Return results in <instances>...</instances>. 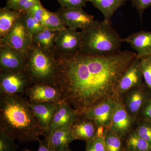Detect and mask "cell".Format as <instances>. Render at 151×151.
I'll return each instance as SVG.
<instances>
[{
    "instance_id": "cell-1",
    "label": "cell",
    "mask_w": 151,
    "mask_h": 151,
    "mask_svg": "<svg viewBox=\"0 0 151 151\" xmlns=\"http://www.w3.org/2000/svg\"><path fill=\"white\" fill-rule=\"evenodd\" d=\"M55 54L57 73L55 86L59 89L63 101L81 116L104 100L117 98L119 80L137 57L136 52L129 50L104 56L78 52Z\"/></svg>"
},
{
    "instance_id": "cell-2",
    "label": "cell",
    "mask_w": 151,
    "mask_h": 151,
    "mask_svg": "<svg viewBox=\"0 0 151 151\" xmlns=\"http://www.w3.org/2000/svg\"><path fill=\"white\" fill-rule=\"evenodd\" d=\"M1 130L21 142H39L44 131L34 114L29 102L19 94L1 95Z\"/></svg>"
},
{
    "instance_id": "cell-3",
    "label": "cell",
    "mask_w": 151,
    "mask_h": 151,
    "mask_svg": "<svg viewBox=\"0 0 151 151\" xmlns=\"http://www.w3.org/2000/svg\"><path fill=\"white\" fill-rule=\"evenodd\" d=\"M111 22L94 20L79 33L81 43L78 52L104 56L119 53L123 40L111 25Z\"/></svg>"
},
{
    "instance_id": "cell-4",
    "label": "cell",
    "mask_w": 151,
    "mask_h": 151,
    "mask_svg": "<svg viewBox=\"0 0 151 151\" xmlns=\"http://www.w3.org/2000/svg\"><path fill=\"white\" fill-rule=\"evenodd\" d=\"M25 60L24 71L31 85L45 84L55 86L57 73L55 52L31 45L25 55Z\"/></svg>"
},
{
    "instance_id": "cell-5",
    "label": "cell",
    "mask_w": 151,
    "mask_h": 151,
    "mask_svg": "<svg viewBox=\"0 0 151 151\" xmlns=\"http://www.w3.org/2000/svg\"><path fill=\"white\" fill-rule=\"evenodd\" d=\"M32 36L26 27L22 15L8 33L0 38V43L5 44L25 55L31 45Z\"/></svg>"
},
{
    "instance_id": "cell-6",
    "label": "cell",
    "mask_w": 151,
    "mask_h": 151,
    "mask_svg": "<svg viewBox=\"0 0 151 151\" xmlns=\"http://www.w3.org/2000/svg\"><path fill=\"white\" fill-rule=\"evenodd\" d=\"M30 85L29 79L24 70L1 72V95L22 94L25 92L27 88Z\"/></svg>"
},
{
    "instance_id": "cell-7",
    "label": "cell",
    "mask_w": 151,
    "mask_h": 151,
    "mask_svg": "<svg viewBox=\"0 0 151 151\" xmlns=\"http://www.w3.org/2000/svg\"><path fill=\"white\" fill-rule=\"evenodd\" d=\"M151 96V90L145 83H143L128 91L121 101L128 113L136 120Z\"/></svg>"
},
{
    "instance_id": "cell-8",
    "label": "cell",
    "mask_w": 151,
    "mask_h": 151,
    "mask_svg": "<svg viewBox=\"0 0 151 151\" xmlns=\"http://www.w3.org/2000/svg\"><path fill=\"white\" fill-rule=\"evenodd\" d=\"M117 100L118 98L112 97L104 100L87 109L82 116L93 121L97 128L102 126L109 128Z\"/></svg>"
},
{
    "instance_id": "cell-9",
    "label": "cell",
    "mask_w": 151,
    "mask_h": 151,
    "mask_svg": "<svg viewBox=\"0 0 151 151\" xmlns=\"http://www.w3.org/2000/svg\"><path fill=\"white\" fill-rule=\"evenodd\" d=\"M65 27L76 30L84 29L94 21V17L82 8H71L61 7L56 12Z\"/></svg>"
},
{
    "instance_id": "cell-10",
    "label": "cell",
    "mask_w": 151,
    "mask_h": 151,
    "mask_svg": "<svg viewBox=\"0 0 151 151\" xmlns=\"http://www.w3.org/2000/svg\"><path fill=\"white\" fill-rule=\"evenodd\" d=\"M143 78L140 58L137 57L119 80L116 91L117 98L121 101L128 91L143 84Z\"/></svg>"
},
{
    "instance_id": "cell-11",
    "label": "cell",
    "mask_w": 151,
    "mask_h": 151,
    "mask_svg": "<svg viewBox=\"0 0 151 151\" xmlns=\"http://www.w3.org/2000/svg\"><path fill=\"white\" fill-rule=\"evenodd\" d=\"M31 103H59L63 99L56 86L45 84H32L25 91Z\"/></svg>"
},
{
    "instance_id": "cell-12",
    "label": "cell",
    "mask_w": 151,
    "mask_h": 151,
    "mask_svg": "<svg viewBox=\"0 0 151 151\" xmlns=\"http://www.w3.org/2000/svg\"><path fill=\"white\" fill-rule=\"evenodd\" d=\"M136 120L128 113L122 101L118 99L109 129L123 140L131 132Z\"/></svg>"
},
{
    "instance_id": "cell-13",
    "label": "cell",
    "mask_w": 151,
    "mask_h": 151,
    "mask_svg": "<svg viewBox=\"0 0 151 151\" xmlns=\"http://www.w3.org/2000/svg\"><path fill=\"white\" fill-rule=\"evenodd\" d=\"M81 43L79 32L66 28L60 31L57 36L55 53L63 55L74 54L79 51Z\"/></svg>"
},
{
    "instance_id": "cell-14",
    "label": "cell",
    "mask_w": 151,
    "mask_h": 151,
    "mask_svg": "<svg viewBox=\"0 0 151 151\" xmlns=\"http://www.w3.org/2000/svg\"><path fill=\"white\" fill-rule=\"evenodd\" d=\"M25 55L5 44L0 43L1 71L24 70Z\"/></svg>"
},
{
    "instance_id": "cell-15",
    "label": "cell",
    "mask_w": 151,
    "mask_h": 151,
    "mask_svg": "<svg viewBox=\"0 0 151 151\" xmlns=\"http://www.w3.org/2000/svg\"><path fill=\"white\" fill-rule=\"evenodd\" d=\"M81 116L69 104L63 101L60 103L45 137L55 130L70 127Z\"/></svg>"
},
{
    "instance_id": "cell-16",
    "label": "cell",
    "mask_w": 151,
    "mask_h": 151,
    "mask_svg": "<svg viewBox=\"0 0 151 151\" xmlns=\"http://www.w3.org/2000/svg\"><path fill=\"white\" fill-rule=\"evenodd\" d=\"M123 41L134 50L138 58L149 56L151 54V32H138L124 39Z\"/></svg>"
},
{
    "instance_id": "cell-17",
    "label": "cell",
    "mask_w": 151,
    "mask_h": 151,
    "mask_svg": "<svg viewBox=\"0 0 151 151\" xmlns=\"http://www.w3.org/2000/svg\"><path fill=\"white\" fill-rule=\"evenodd\" d=\"M31 103L29 106L44 131V137L60 103Z\"/></svg>"
},
{
    "instance_id": "cell-18",
    "label": "cell",
    "mask_w": 151,
    "mask_h": 151,
    "mask_svg": "<svg viewBox=\"0 0 151 151\" xmlns=\"http://www.w3.org/2000/svg\"><path fill=\"white\" fill-rule=\"evenodd\" d=\"M71 133L74 140H81L87 142L96 134L97 127L93 121L83 117L79 118L70 127Z\"/></svg>"
},
{
    "instance_id": "cell-19",
    "label": "cell",
    "mask_w": 151,
    "mask_h": 151,
    "mask_svg": "<svg viewBox=\"0 0 151 151\" xmlns=\"http://www.w3.org/2000/svg\"><path fill=\"white\" fill-rule=\"evenodd\" d=\"M55 151H61L69 147V144L75 140L70 127L60 128L50 132L47 137Z\"/></svg>"
},
{
    "instance_id": "cell-20",
    "label": "cell",
    "mask_w": 151,
    "mask_h": 151,
    "mask_svg": "<svg viewBox=\"0 0 151 151\" xmlns=\"http://www.w3.org/2000/svg\"><path fill=\"white\" fill-rule=\"evenodd\" d=\"M59 32L45 28L33 35L32 45L44 50L55 52V40Z\"/></svg>"
},
{
    "instance_id": "cell-21",
    "label": "cell",
    "mask_w": 151,
    "mask_h": 151,
    "mask_svg": "<svg viewBox=\"0 0 151 151\" xmlns=\"http://www.w3.org/2000/svg\"><path fill=\"white\" fill-rule=\"evenodd\" d=\"M22 12L4 7L0 9V38L5 36L13 27Z\"/></svg>"
},
{
    "instance_id": "cell-22",
    "label": "cell",
    "mask_w": 151,
    "mask_h": 151,
    "mask_svg": "<svg viewBox=\"0 0 151 151\" xmlns=\"http://www.w3.org/2000/svg\"><path fill=\"white\" fill-rule=\"evenodd\" d=\"M103 14L104 20L111 22L114 13L128 0H88Z\"/></svg>"
},
{
    "instance_id": "cell-23",
    "label": "cell",
    "mask_w": 151,
    "mask_h": 151,
    "mask_svg": "<svg viewBox=\"0 0 151 151\" xmlns=\"http://www.w3.org/2000/svg\"><path fill=\"white\" fill-rule=\"evenodd\" d=\"M126 139V149L131 151H151V145L138 135L135 131L131 132Z\"/></svg>"
},
{
    "instance_id": "cell-24",
    "label": "cell",
    "mask_w": 151,
    "mask_h": 151,
    "mask_svg": "<svg viewBox=\"0 0 151 151\" xmlns=\"http://www.w3.org/2000/svg\"><path fill=\"white\" fill-rule=\"evenodd\" d=\"M42 24L44 27L52 31H60L66 28L61 19L56 12L45 9Z\"/></svg>"
},
{
    "instance_id": "cell-25",
    "label": "cell",
    "mask_w": 151,
    "mask_h": 151,
    "mask_svg": "<svg viewBox=\"0 0 151 151\" xmlns=\"http://www.w3.org/2000/svg\"><path fill=\"white\" fill-rule=\"evenodd\" d=\"M104 138L107 151H123L122 140L109 128L105 129Z\"/></svg>"
},
{
    "instance_id": "cell-26",
    "label": "cell",
    "mask_w": 151,
    "mask_h": 151,
    "mask_svg": "<svg viewBox=\"0 0 151 151\" xmlns=\"http://www.w3.org/2000/svg\"><path fill=\"white\" fill-rule=\"evenodd\" d=\"M22 17L26 27L32 35L45 28L42 23L38 21L28 11L23 12Z\"/></svg>"
},
{
    "instance_id": "cell-27",
    "label": "cell",
    "mask_w": 151,
    "mask_h": 151,
    "mask_svg": "<svg viewBox=\"0 0 151 151\" xmlns=\"http://www.w3.org/2000/svg\"><path fill=\"white\" fill-rule=\"evenodd\" d=\"M140 66L145 84L151 91V59L149 56L140 58Z\"/></svg>"
},
{
    "instance_id": "cell-28",
    "label": "cell",
    "mask_w": 151,
    "mask_h": 151,
    "mask_svg": "<svg viewBox=\"0 0 151 151\" xmlns=\"http://www.w3.org/2000/svg\"><path fill=\"white\" fill-rule=\"evenodd\" d=\"M136 133L151 145V122L142 120L135 130Z\"/></svg>"
},
{
    "instance_id": "cell-29",
    "label": "cell",
    "mask_w": 151,
    "mask_h": 151,
    "mask_svg": "<svg viewBox=\"0 0 151 151\" xmlns=\"http://www.w3.org/2000/svg\"><path fill=\"white\" fill-rule=\"evenodd\" d=\"M86 150L90 151H108L104 137L95 136L86 142Z\"/></svg>"
},
{
    "instance_id": "cell-30",
    "label": "cell",
    "mask_w": 151,
    "mask_h": 151,
    "mask_svg": "<svg viewBox=\"0 0 151 151\" xmlns=\"http://www.w3.org/2000/svg\"><path fill=\"white\" fill-rule=\"evenodd\" d=\"M14 140L0 131V151H16L18 146Z\"/></svg>"
},
{
    "instance_id": "cell-31",
    "label": "cell",
    "mask_w": 151,
    "mask_h": 151,
    "mask_svg": "<svg viewBox=\"0 0 151 151\" xmlns=\"http://www.w3.org/2000/svg\"><path fill=\"white\" fill-rule=\"evenodd\" d=\"M132 2V5L137 9L141 21L142 15L146 9L151 7V0H128Z\"/></svg>"
},
{
    "instance_id": "cell-32",
    "label": "cell",
    "mask_w": 151,
    "mask_h": 151,
    "mask_svg": "<svg viewBox=\"0 0 151 151\" xmlns=\"http://www.w3.org/2000/svg\"><path fill=\"white\" fill-rule=\"evenodd\" d=\"M61 5L64 8H83L86 6L88 0H57Z\"/></svg>"
},
{
    "instance_id": "cell-33",
    "label": "cell",
    "mask_w": 151,
    "mask_h": 151,
    "mask_svg": "<svg viewBox=\"0 0 151 151\" xmlns=\"http://www.w3.org/2000/svg\"><path fill=\"white\" fill-rule=\"evenodd\" d=\"M45 9V8L43 7L40 1L29 9L27 11H28L38 21L42 23L44 13Z\"/></svg>"
},
{
    "instance_id": "cell-34",
    "label": "cell",
    "mask_w": 151,
    "mask_h": 151,
    "mask_svg": "<svg viewBox=\"0 0 151 151\" xmlns=\"http://www.w3.org/2000/svg\"><path fill=\"white\" fill-rule=\"evenodd\" d=\"M40 0H21L19 3L16 10L23 12L28 10Z\"/></svg>"
},
{
    "instance_id": "cell-35",
    "label": "cell",
    "mask_w": 151,
    "mask_h": 151,
    "mask_svg": "<svg viewBox=\"0 0 151 151\" xmlns=\"http://www.w3.org/2000/svg\"><path fill=\"white\" fill-rule=\"evenodd\" d=\"M139 115L142 117V120L151 122V96L144 105Z\"/></svg>"
},
{
    "instance_id": "cell-36",
    "label": "cell",
    "mask_w": 151,
    "mask_h": 151,
    "mask_svg": "<svg viewBox=\"0 0 151 151\" xmlns=\"http://www.w3.org/2000/svg\"><path fill=\"white\" fill-rule=\"evenodd\" d=\"M39 146L37 151H55L48 139L45 137L42 140L39 141Z\"/></svg>"
},
{
    "instance_id": "cell-37",
    "label": "cell",
    "mask_w": 151,
    "mask_h": 151,
    "mask_svg": "<svg viewBox=\"0 0 151 151\" xmlns=\"http://www.w3.org/2000/svg\"><path fill=\"white\" fill-rule=\"evenodd\" d=\"M21 0H7L5 7L9 9L16 10Z\"/></svg>"
},
{
    "instance_id": "cell-38",
    "label": "cell",
    "mask_w": 151,
    "mask_h": 151,
    "mask_svg": "<svg viewBox=\"0 0 151 151\" xmlns=\"http://www.w3.org/2000/svg\"><path fill=\"white\" fill-rule=\"evenodd\" d=\"M72 151L69 148V147H68L64 149V150H62V151Z\"/></svg>"
},
{
    "instance_id": "cell-39",
    "label": "cell",
    "mask_w": 151,
    "mask_h": 151,
    "mask_svg": "<svg viewBox=\"0 0 151 151\" xmlns=\"http://www.w3.org/2000/svg\"><path fill=\"white\" fill-rule=\"evenodd\" d=\"M123 151H131L128 150H127V149H125V150H123Z\"/></svg>"
},
{
    "instance_id": "cell-40",
    "label": "cell",
    "mask_w": 151,
    "mask_h": 151,
    "mask_svg": "<svg viewBox=\"0 0 151 151\" xmlns=\"http://www.w3.org/2000/svg\"><path fill=\"white\" fill-rule=\"evenodd\" d=\"M149 57H150V58L151 59V54L150 55V56H149Z\"/></svg>"
},
{
    "instance_id": "cell-41",
    "label": "cell",
    "mask_w": 151,
    "mask_h": 151,
    "mask_svg": "<svg viewBox=\"0 0 151 151\" xmlns=\"http://www.w3.org/2000/svg\"><path fill=\"white\" fill-rule=\"evenodd\" d=\"M85 151H90L88 150H85Z\"/></svg>"
},
{
    "instance_id": "cell-42",
    "label": "cell",
    "mask_w": 151,
    "mask_h": 151,
    "mask_svg": "<svg viewBox=\"0 0 151 151\" xmlns=\"http://www.w3.org/2000/svg\"><path fill=\"white\" fill-rule=\"evenodd\" d=\"M24 151H30L28 150H25Z\"/></svg>"
},
{
    "instance_id": "cell-43",
    "label": "cell",
    "mask_w": 151,
    "mask_h": 151,
    "mask_svg": "<svg viewBox=\"0 0 151 151\" xmlns=\"http://www.w3.org/2000/svg\"></svg>"
}]
</instances>
